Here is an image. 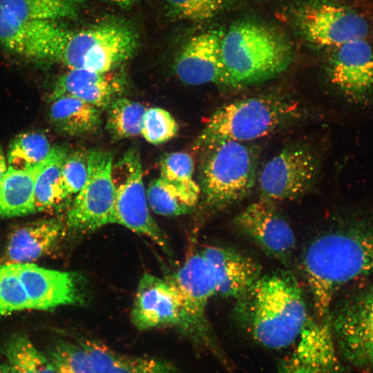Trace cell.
<instances>
[{"mask_svg": "<svg viewBox=\"0 0 373 373\" xmlns=\"http://www.w3.org/2000/svg\"><path fill=\"white\" fill-rule=\"evenodd\" d=\"M303 267L321 319L341 287L373 272V220L354 219L321 234L305 251Z\"/></svg>", "mask_w": 373, "mask_h": 373, "instance_id": "1", "label": "cell"}, {"mask_svg": "<svg viewBox=\"0 0 373 373\" xmlns=\"http://www.w3.org/2000/svg\"><path fill=\"white\" fill-rule=\"evenodd\" d=\"M238 299L242 325L268 349L281 350L296 342L308 319L302 289L287 274L260 276Z\"/></svg>", "mask_w": 373, "mask_h": 373, "instance_id": "2", "label": "cell"}, {"mask_svg": "<svg viewBox=\"0 0 373 373\" xmlns=\"http://www.w3.org/2000/svg\"><path fill=\"white\" fill-rule=\"evenodd\" d=\"M221 54L231 88L270 80L293 61V48L286 37L268 25L249 19L232 23L224 32Z\"/></svg>", "mask_w": 373, "mask_h": 373, "instance_id": "3", "label": "cell"}, {"mask_svg": "<svg viewBox=\"0 0 373 373\" xmlns=\"http://www.w3.org/2000/svg\"><path fill=\"white\" fill-rule=\"evenodd\" d=\"M300 115L297 101L279 94L249 97L218 108L195 142L203 151L218 142H248L267 136Z\"/></svg>", "mask_w": 373, "mask_h": 373, "instance_id": "4", "label": "cell"}, {"mask_svg": "<svg viewBox=\"0 0 373 373\" xmlns=\"http://www.w3.org/2000/svg\"><path fill=\"white\" fill-rule=\"evenodd\" d=\"M202 151L201 189L209 205L225 207L248 195L258 178V151L254 146L224 141Z\"/></svg>", "mask_w": 373, "mask_h": 373, "instance_id": "5", "label": "cell"}, {"mask_svg": "<svg viewBox=\"0 0 373 373\" xmlns=\"http://www.w3.org/2000/svg\"><path fill=\"white\" fill-rule=\"evenodd\" d=\"M135 31L126 23L108 21L77 31L69 30L57 61L70 69L114 71L135 54Z\"/></svg>", "mask_w": 373, "mask_h": 373, "instance_id": "6", "label": "cell"}, {"mask_svg": "<svg viewBox=\"0 0 373 373\" xmlns=\"http://www.w3.org/2000/svg\"><path fill=\"white\" fill-rule=\"evenodd\" d=\"M329 316L338 352L356 368L373 373V284L350 292Z\"/></svg>", "mask_w": 373, "mask_h": 373, "instance_id": "7", "label": "cell"}, {"mask_svg": "<svg viewBox=\"0 0 373 373\" xmlns=\"http://www.w3.org/2000/svg\"><path fill=\"white\" fill-rule=\"evenodd\" d=\"M112 178L115 188L113 223L144 235L166 248L165 236L149 212L142 162L137 149L128 150L113 163Z\"/></svg>", "mask_w": 373, "mask_h": 373, "instance_id": "8", "label": "cell"}, {"mask_svg": "<svg viewBox=\"0 0 373 373\" xmlns=\"http://www.w3.org/2000/svg\"><path fill=\"white\" fill-rule=\"evenodd\" d=\"M179 294L189 322L193 341L204 347L222 363L229 366V360L211 335L206 318V307L216 295V282L211 268L202 254L191 256L183 265L166 278Z\"/></svg>", "mask_w": 373, "mask_h": 373, "instance_id": "9", "label": "cell"}, {"mask_svg": "<svg viewBox=\"0 0 373 373\" xmlns=\"http://www.w3.org/2000/svg\"><path fill=\"white\" fill-rule=\"evenodd\" d=\"M88 177L68 212L67 225L79 232H90L113 223L115 188L113 155L108 151H87Z\"/></svg>", "mask_w": 373, "mask_h": 373, "instance_id": "10", "label": "cell"}, {"mask_svg": "<svg viewBox=\"0 0 373 373\" xmlns=\"http://www.w3.org/2000/svg\"><path fill=\"white\" fill-rule=\"evenodd\" d=\"M318 173V160L303 144L288 146L270 159L257 181L261 198L271 202L294 200L313 186Z\"/></svg>", "mask_w": 373, "mask_h": 373, "instance_id": "11", "label": "cell"}, {"mask_svg": "<svg viewBox=\"0 0 373 373\" xmlns=\"http://www.w3.org/2000/svg\"><path fill=\"white\" fill-rule=\"evenodd\" d=\"M131 321L139 330L175 328L193 341V333L182 299L166 279L144 274L137 288Z\"/></svg>", "mask_w": 373, "mask_h": 373, "instance_id": "12", "label": "cell"}, {"mask_svg": "<svg viewBox=\"0 0 373 373\" xmlns=\"http://www.w3.org/2000/svg\"><path fill=\"white\" fill-rule=\"evenodd\" d=\"M294 21L301 36L320 47L336 48L352 40L365 39L366 21L341 6L328 3L307 4L298 8Z\"/></svg>", "mask_w": 373, "mask_h": 373, "instance_id": "13", "label": "cell"}, {"mask_svg": "<svg viewBox=\"0 0 373 373\" xmlns=\"http://www.w3.org/2000/svg\"><path fill=\"white\" fill-rule=\"evenodd\" d=\"M68 31L52 21L20 19L0 4V44L26 59L57 61Z\"/></svg>", "mask_w": 373, "mask_h": 373, "instance_id": "14", "label": "cell"}, {"mask_svg": "<svg viewBox=\"0 0 373 373\" xmlns=\"http://www.w3.org/2000/svg\"><path fill=\"white\" fill-rule=\"evenodd\" d=\"M296 342L276 373H343L329 314L321 319L308 318Z\"/></svg>", "mask_w": 373, "mask_h": 373, "instance_id": "15", "label": "cell"}, {"mask_svg": "<svg viewBox=\"0 0 373 373\" xmlns=\"http://www.w3.org/2000/svg\"><path fill=\"white\" fill-rule=\"evenodd\" d=\"M334 48L327 65L331 82L354 103L368 102L373 97V48L358 39Z\"/></svg>", "mask_w": 373, "mask_h": 373, "instance_id": "16", "label": "cell"}, {"mask_svg": "<svg viewBox=\"0 0 373 373\" xmlns=\"http://www.w3.org/2000/svg\"><path fill=\"white\" fill-rule=\"evenodd\" d=\"M224 32L209 30L186 41L173 65L181 82L191 86L215 84L229 87L221 54Z\"/></svg>", "mask_w": 373, "mask_h": 373, "instance_id": "17", "label": "cell"}, {"mask_svg": "<svg viewBox=\"0 0 373 373\" xmlns=\"http://www.w3.org/2000/svg\"><path fill=\"white\" fill-rule=\"evenodd\" d=\"M234 222L267 254L279 260H287L291 256L295 235L274 202L261 198L240 213Z\"/></svg>", "mask_w": 373, "mask_h": 373, "instance_id": "18", "label": "cell"}, {"mask_svg": "<svg viewBox=\"0 0 373 373\" xmlns=\"http://www.w3.org/2000/svg\"><path fill=\"white\" fill-rule=\"evenodd\" d=\"M14 265L24 285L32 309H49L79 301L77 283L73 274L31 263Z\"/></svg>", "mask_w": 373, "mask_h": 373, "instance_id": "19", "label": "cell"}, {"mask_svg": "<svg viewBox=\"0 0 373 373\" xmlns=\"http://www.w3.org/2000/svg\"><path fill=\"white\" fill-rule=\"evenodd\" d=\"M125 84L124 76L114 71L99 73L73 68L56 80L50 97L72 96L102 110L121 96Z\"/></svg>", "mask_w": 373, "mask_h": 373, "instance_id": "20", "label": "cell"}, {"mask_svg": "<svg viewBox=\"0 0 373 373\" xmlns=\"http://www.w3.org/2000/svg\"><path fill=\"white\" fill-rule=\"evenodd\" d=\"M216 282V295L238 298L261 276L259 264L231 249L209 246L201 251Z\"/></svg>", "mask_w": 373, "mask_h": 373, "instance_id": "21", "label": "cell"}, {"mask_svg": "<svg viewBox=\"0 0 373 373\" xmlns=\"http://www.w3.org/2000/svg\"><path fill=\"white\" fill-rule=\"evenodd\" d=\"M56 219H41L16 228L8 238L3 264L30 263L47 254L60 237ZM2 265V264H1Z\"/></svg>", "mask_w": 373, "mask_h": 373, "instance_id": "22", "label": "cell"}, {"mask_svg": "<svg viewBox=\"0 0 373 373\" xmlns=\"http://www.w3.org/2000/svg\"><path fill=\"white\" fill-rule=\"evenodd\" d=\"M79 343L88 353L95 373H181L164 358L123 354L95 340Z\"/></svg>", "mask_w": 373, "mask_h": 373, "instance_id": "23", "label": "cell"}, {"mask_svg": "<svg viewBox=\"0 0 373 373\" xmlns=\"http://www.w3.org/2000/svg\"><path fill=\"white\" fill-rule=\"evenodd\" d=\"M49 116L61 131L70 135L96 132L100 127L101 109L69 95L50 97Z\"/></svg>", "mask_w": 373, "mask_h": 373, "instance_id": "24", "label": "cell"}, {"mask_svg": "<svg viewBox=\"0 0 373 373\" xmlns=\"http://www.w3.org/2000/svg\"><path fill=\"white\" fill-rule=\"evenodd\" d=\"M68 153L65 148L53 146L42 163L34 186L35 211H46L61 206L70 194L61 176L62 166Z\"/></svg>", "mask_w": 373, "mask_h": 373, "instance_id": "25", "label": "cell"}, {"mask_svg": "<svg viewBox=\"0 0 373 373\" xmlns=\"http://www.w3.org/2000/svg\"><path fill=\"white\" fill-rule=\"evenodd\" d=\"M42 163L27 171L8 169L0 180V217H13L35 212L34 186Z\"/></svg>", "mask_w": 373, "mask_h": 373, "instance_id": "26", "label": "cell"}, {"mask_svg": "<svg viewBox=\"0 0 373 373\" xmlns=\"http://www.w3.org/2000/svg\"><path fill=\"white\" fill-rule=\"evenodd\" d=\"M193 159L185 152L167 154L160 162V178L176 191L192 209L201 192L200 186L193 180Z\"/></svg>", "mask_w": 373, "mask_h": 373, "instance_id": "27", "label": "cell"}, {"mask_svg": "<svg viewBox=\"0 0 373 373\" xmlns=\"http://www.w3.org/2000/svg\"><path fill=\"white\" fill-rule=\"evenodd\" d=\"M10 373H56L48 357L24 335L11 336L3 347Z\"/></svg>", "mask_w": 373, "mask_h": 373, "instance_id": "28", "label": "cell"}, {"mask_svg": "<svg viewBox=\"0 0 373 373\" xmlns=\"http://www.w3.org/2000/svg\"><path fill=\"white\" fill-rule=\"evenodd\" d=\"M84 0H0V4L20 19L52 21L77 14Z\"/></svg>", "mask_w": 373, "mask_h": 373, "instance_id": "29", "label": "cell"}, {"mask_svg": "<svg viewBox=\"0 0 373 373\" xmlns=\"http://www.w3.org/2000/svg\"><path fill=\"white\" fill-rule=\"evenodd\" d=\"M52 147L41 133L26 132L11 142L7 155L8 169L27 171L34 169L48 157Z\"/></svg>", "mask_w": 373, "mask_h": 373, "instance_id": "30", "label": "cell"}, {"mask_svg": "<svg viewBox=\"0 0 373 373\" xmlns=\"http://www.w3.org/2000/svg\"><path fill=\"white\" fill-rule=\"evenodd\" d=\"M106 109V128L114 139L122 140L141 134L142 119L146 110L142 104L119 97Z\"/></svg>", "mask_w": 373, "mask_h": 373, "instance_id": "31", "label": "cell"}, {"mask_svg": "<svg viewBox=\"0 0 373 373\" xmlns=\"http://www.w3.org/2000/svg\"><path fill=\"white\" fill-rule=\"evenodd\" d=\"M32 309L26 289L14 264L0 265V316Z\"/></svg>", "mask_w": 373, "mask_h": 373, "instance_id": "32", "label": "cell"}, {"mask_svg": "<svg viewBox=\"0 0 373 373\" xmlns=\"http://www.w3.org/2000/svg\"><path fill=\"white\" fill-rule=\"evenodd\" d=\"M47 355L56 373H95L88 353L79 343H58Z\"/></svg>", "mask_w": 373, "mask_h": 373, "instance_id": "33", "label": "cell"}, {"mask_svg": "<svg viewBox=\"0 0 373 373\" xmlns=\"http://www.w3.org/2000/svg\"><path fill=\"white\" fill-rule=\"evenodd\" d=\"M146 193L149 204L157 214L178 216L192 210L182 196L160 178L151 182Z\"/></svg>", "mask_w": 373, "mask_h": 373, "instance_id": "34", "label": "cell"}, {"mask_svg": "<svg viewBox=\"0 0 373 373\" xmlns=\"http://www.w3.org/2000/svg\"><path fill=\"white\" fill-rule=\"evenodd\" d=\"M171 15L192 21H206L217 16L233 0H164Z\"/></svg>", "mask_w": 373, "mask_h": 373, "instance_id": "35", "label": "cell"}, {"mask_svg": "<svg viewBox=\"0 0 373 373\" xmlns=\"http://www.w3.org/2000/svg\"><path fill=\"white\" fill-rule=\"evenodd\" d=\"M178 124L171 114L164 108L153 107L146 110L141 135L149 143H164L175 137Z\"/></svg>", "mask_w": 373, "mask_h": 373, "instance_id": "36", "label": "cell"}, {"mask_svg": "<svg viewBox=\"0 0 373 373\" xmlns=\"http://www.w3.org/2000/svg\"><path fill=\"white\" fill-rule=\"evenodd\" d=\"M61 176L68 193H77L88 177L87 152L75 151L67 154L62 166Z\"/></svg>", "mask_w": 373, "mask_h": 373, "instance_id": "37", "label": "cell"}, {"mask_svg": "<svg viewBox=\"0 0 373 373\" xmlns=\"http://www.w3.org/2000/svg\"><path fill=\"white\" fill-rule=\"evenodd\" d=\"M8 169L7 160L4 153L0 147V180L3 177Z\"/></svg>", "mask_w": 373, "mask_h": 373, "instance_id": "38", "label": "cell"}, {"mask_svg": "<svg viewBox=\"0 0 373 373\" xmlns=\"http://www.w3.org/2000/svg\"><path fill=\"white\" fill-rule=\"evenodd\" d=\"M111 2H113L120 5H130L135 2L137 0H106Z\"/></svg>", "mask_w": 373, "mask_h": 373, "instance_id": "39", "label": "cell"}, {"mask_svg": "<svg viewBox=\"0 0 373 373\" xmlns=\"http://www.w3.org/2000/svg\"><path fill=\"white\" fill-rule=\"evenodd\" d=\"M0 373H10L6 365L0 363Z\"/></svg>", "mask_w": 373, "mask_h": 373, "instance_id": "40", "label": "cell"}]
</instances>
